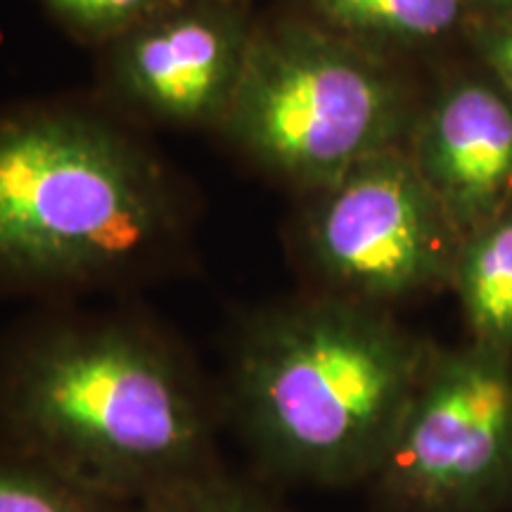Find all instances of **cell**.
Returning a JSON list of instances; mask_svg holds the SVG:
<instances>
[{
	"mask_svg": "<svg viewBox=\"0 0 512 512\" xmlns=\"http://www.w3.org/2000/svg\"><path fill=\"white\" fill-rule=\"evenodd\" d=\"M370 484L387 512H489L512 496V351L434 349Z\"/></svg>",
	"mask_w": 512,
	"mask_h": 512,
	"instance_id": "cell-6",
	"label": "cell"
},
{
	"mask_svg": "<svg viewBox=\"0 0 512 512\" xmlns=\"http://www.w3.org/2000/svg\"><path fill=\"white\" fill-rule=\"evenodd\" d=\"M0 512H128L88 494L48 467L17 453H0Z\"/></svg>",
	"mask_w": 512,
	"mask_h": 512,
	"instance_id": "cell-11",
	"label": "cell"
},
{
	"mask_svg": "<svg viewBox=\"0 0 512 512\" xmlns=\"http://www.w3.org/2000/svg\"><path fill=\"white\" fill-rule=\"evenodd\" d=\"M183 197L105 114L67 102L0 110V292L145 278L181 252Z\"/></svg>",
	"mask_w": 512,
	"mask_h": 512,
	"instance_id": "cell-2",
	"label": "cell"
},
{
	"mask_svg": "<svg viewBox=\"0 0 512 512\" xmlns=\"http://www.w3.org/2000/svg\"><path fill=\"white\" fill-rule=\"evenodd\" d=\"M128 512H283L266 501L259 491L230 482L219 470L131 505Z\"/></svg>",
	"mask_w": 512,
	"mask_h": 512,
	"instance_id": "cell-13",
	"label": "cell"
},
{
	"mask_svg": "<svg viewBox=\"0 0 512 512\" xmlns=\"http://www.w3.org/2000/svg\"><path fill=\"white\" fill-rule=\"evenodd\" d=\"M211 418L181 344L138 318L46 325L0 368L8 451L124 508L219 470Z\"/></svg>",
	"mask_w": 512,
	"mask_h": 512,
	"instance_id": "cell-1",
	"label": "cell"
},
{
	"mask_svg": "<svg viewBox=\"0 0 512 512\" xmlns=\"http://www.w3.org/2000/svg\"><path fill=\"white\" fill-rule=\"evenodd\" d=\"M299 249L320 294L389 311L451 285L463 233L403 147L309 192Z\"/></svg>",
	"mask_w": 512,
	"mask_h": 512,
	"instance_id": "cell-5",
	"label": "cell"
},
{
	"mask_svg": "<svg viewBox=\"0 0 512 512\" xmlns=\"http://www.w3.org/2000/svg\"><path fill=\"white\" fill-rule=\"evenodd\" d=\"M432 354L389 311L316 292L242 325L230 406L256 458L278 477L370 482Z\"/></svg>",
	"mask_w": 512,
	"mask_h": 512,
	"instance_id": "cell-3",
	"label": "cell"
},
{
	"mask_svg": "<svg viewBox=\"0 0 512 512\" xmlns=\"http://www.w3.org/2000/svg\"><path fill=\"white\" fill-rule=\"evenodd\" d=\"M174 0H41L64 34L88 46L105 48Z\"/></svg>",
	"mask_w": 512,
	"mask_h": 512,
	"instance_id": "cell-12",
	"label": "cell"
},
{
	"mask_svg": "<svg viewBox=\"0 0 512 512\" xmlns=\"http://www.w3.org/2000/svg\"><path fill=\"white\" fill-rule=\"evenodd\" d=\"M413 164L463 235L512 204V102L498 83H451L413 124Z\"/></svg>",
	"mask_w": 512,
	"mask_h": 512,
	"instance_id": "cell-8",
	"label": "cell"
},
{
	"mask_svg": "<svg viewBox=\"0 0 512 512\" xmlns=\"http://www.w3.org/2000/svg\"><path fill=\"white\" fill-rule=\"evenodd\" d=\"M484 57L496 76L498 88L512 102V10L498 15V22L486 34Z\"/></svg>",
	"mask_w": 512,
	"mask_h": 512,
	"instance_id": "cell-14",
	"label": "cell"
},
{
	"mask_svg": "<svg viewBox=\"0 0 512 512\" xmlns=\"http://www.w3.org/2000/svg\"><path fill=\"white\" fill-rule=\"evenodd\" d=\"M467 3H475L479 8L491 10L494 15H505L512 10V0H467Z\"/></svg>",
	"mask_w": 512,
	"mask_h": 512,
	"instance_id": "cell-15",
	"label": "cell"
},
{
	"mask_svg": "<svg viewBox=\"0 0 512 512\" xmlns=\"http://www.w3.org/2000/svg\"><path fill=\"white\" fill-rule=\"evenodd\" d=\"M408 98L387 57L304 17L256 24L221 133L266 174L313 192L401 147Z\"/></svg>",
	"mask_w": 512,
	"mask_h": 512,
	"instance_id": "cell-4",
	"label": "cell"
},
{
	"mask_svg": "<svg viewBox=\"0 0 512 512\" xmlns=\"http://www.w3.org/2000/svg\"><path fill=\"white\" fill-rule=\"evenodd\" d=\"M304 19L384 57L432 46L463 19L467 0H299Z\"/></svg>",
	"mask_w": 512,
	"mask_h": 512,
	"instance_id": "cell-9",
	"label": "cell"
},
{
	"mask_svg": "<svg viewBox=\"0 0 512 512\" xmlns=\"http://www.w3.org/2000/svg\"><path fill=\"white\" fill-rule=\"evenodd\" d=\"M451 287L470 342L512 351V204L463 235Z\"/></svg>",
	"mask_w": 512,
	"mask_h": 512,
	"instance_id": "cell-10",
	"label": "cell"
},
{
	"mask_svg": "<svg viewBox=\"0 0 512 512\" xmlns=\"http://www.w3.org/2000/svg\"><path fill=\"white\" fill-rule=\"evenodd\" d=\"M256 24L249 0H174L102 48L105 91L152 124L221 131Z\"/></svg>",
	"mask_w": 512,
	"mask_h": 512,
	"instance_id": "cell-7",
	"label": "cell"
},
{
	"mask_svg": "<svg viewBox=\"0 0 512 512\" xmlns=\"http://www.w3.org/2000/svg\"><path fill=\"white\" fill-rule=\"evenodd\" d=\"M249 3H254V0H249Z\"/></svg>",
	"mask_w": 512,
	"mask_h": 512,
	"instance_id": "cell-16",
	"label": "cell"
}]
</instances>
